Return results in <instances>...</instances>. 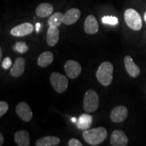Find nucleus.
<instances>
[{"mask_svg":"<svg viewBox=\"0 0 146 146\" xmlns=\"http://www.w3.org/2000/svg\"><path fill=\"white\" fill-rule=\"evenodd\" d=\"M107 130L104 127H97L85 130L83 133L84 140L91 145H98L106 139Z\"/></svg>","mask_w":146,"mask_h":146,"instance_id":"f257e3e1","label":"nucleus"},{"mask_svg":"<svg viewBox=\"0 0 146 146\" xmlns=\"http://www.w3.org/2000/svg\"><path fill=\"white\" fill-rule=\"evenodd\" d=\"M112 64L110 62H104L100 64L96 72V77L100 84L104 86H108L111 84L113 78Z\"/></svg>","mask_w":146,"mask_h":146,"instance_id":"f03ea898","label":"nucleus"},{"mask_svg":"<svg viewBox=\"0 0 146 146\" xmlns=\"http://www.w3.org/2000/svg\"><path fill=\"white\" fill-rule=\"evenodd\" d=\"M99 104V96L96 91L92 89H88L83 99L84 110L87 113L94 112L98 110Z\"/></svg>","mask_w":146,"mask_h":146,"instance_id":"7ed1b4c3","label":"nucleus"},{"mask_svg":"<svg viewBox=\"0 0 146 146\" xmlns=\"http://www.w3.org/2000/svg\"><path fill=\"white\" fill-rule=\"evenodd\" d=\"M125 21L127 26L134 31H139L142 28V19L140 14L134 9H128L125 12Z\"/></svg>","mask_w":146,"mask_h":146,"instance_id":"20e7f679","label":"nucleus"},{"mask_svg":"<svg viewBox=\"0 0 146 146\" xmlns=\"http://www.w3.org/2000/svg\"><path fill=\"white\" fill-rule=\"evenodd\" d=\"M50 83L56 92L62 94L68 88V78L59 72H53L50 76Z\"/></svg>","mask_w":146,"mask_h":146,"instance_id":"39448f33","label":"nucleus"},{"mask_svg":"<svg viewBox=\"0 0 146 146\" xmlns=\"http://www.w3.org/2000/svg\"><path fill=\"white\" fill-rule=\"evenodd\" d=\"M64 70L69 78L74 79L80 75L82 68L79 63L74 60H70L65 63Z\"/></svg>","mask_w":146,"mask_h":146,"instance_id":"423d86ee","label":"nucleus"},{"mask_svg":"<svg viewBox=\"0 0 146 146\" xmlns=\"http://www.w3.org/2000/svg\"><path fill=\"white\" fill-rule=\"evenodd\" d=\"M16 114L23 121L29 122L33 118V112L30 106L26 102H20L16 108Z\"/></svg>","mask_w":146,"mask_h":146,"instance_id":"0eeeda50","label":"nucleus"},{"mask_svg":"<svg viewBox=\"0 0 146 146\" xmlns=\"http://www.w3.org/2000/svg\"><path fill=\"white\" fill-rule=\"evenodd\" d=\"M129 111L123 106H118L114 108L110 113V119L113 123H119L123 122L127 118Z\"/></svg>","mask_w":146,"mask_h":146,"instance_id":"6e6552de","label":"nucleus"},{"mask_svg":"<svg viewBox=\"0 0 146 146\" xmlns=\"http://www.w3.org/2000/svg\"><path fill=\"white\" fill-rule=\"evenodd\" d=\"M110 142L113 146H126L129 142V139L123 131L116 129L111 135Z\"/></svg>","mask_w":146,"mask_h":146,"instance_id":"1a4fd4ad","label":"nucleus"},{"mask_svg":"<svg viewBox=\"0 0 146 146\" xmlns=\"http://www.w3.org/2000/svg\"><path fill=\"white\" fill-rule=\"evenodd\" d=\"M34 31L32 24L25 23L18 25L10 31V34L14 36H24L31 34Z\"/></svg>","mask_w":146,"mask_h":146,"instance_id":"9d476101","label":"nucleus"},{"mask_svg":"<svg viewBox=\"0 0 146 146\" xmlns=\"http://www.w3.org/2000/svg\"><path fill=\"white\" fill-rule=\"evenodd\" d=\"M124 64H125L126 70L131 77L136 78L139 75L140 68L134 62V61L130 56H125L124 58Z\"/></svg>","mask_w":146,"mask_h":146,"instance_id":"9b49d317","label":"nucleus"},{"mask_svg":"<svg viewBox=\"0 0 146 146\" xmlns=\"http://www.w3.org/2000/svg\"><path fill=\"white\" fill-rule=\"evenodd\" d=\"M84 30L89 35H94L99 30V25L94 16L89 15L85 19L84 24Z\"/></svg>","mask_w":146,"mask_h":146,"instance_id":"f8f14e48","label":"nucleus"},{"mask_svg":"<svg viewBox=\"0 0 146 146\" xmlns=\"http://www.w3.org/2000/svg\"><path fill=\"white\" fill-rule=\"evenodd\" d=\"M81 16V11L77 8H71L64 14L63 23L66 25H73Z\"/></svg>","mask_w":146,"mask_h":146,"instance_id":"ddd939ff","label":"nucleus"},{"mask_svg":"<svg viewBox=\"0 0 146 146\" xmlns=\"http://www.w3.org/2000/svg\"><path fill=\"white\" fill-rule=\"evenodd\" d=\"M25 60L23 58H18L15 60L10 69V74L14 77L21 76L25 72Z\"/></svg>","mask_w":146,"mask_h":146,"instance_id":"4468645a","label":"nucleus"},{"mask_svg":"<svg viewBox=\"0 0 146 146\" xmlns=\"http://www.w3.org/2000/svg\"><path fill=\"white\" fill-rule=\"evenodd\" d=\"M60 39V31L57 27L50 26L47 33V43L50 46L57 44Z\"/></svg>","mask_w":146,"mask_h":146,"instance_id":"2eb2a0df","label":"nucleus"},{"mask_svg":"<svg viewBox=\"0 0 146 146\" xmlns=\"http://www.w3.org/2000/svg\"><path fill=\"white\" fill-rule=\"evenodd\" d=\"M14 140L18 146H29L31 144L29 134L25 130L16 131L14 134Z\"/></svg>","mask_w":146,"mask_h":146,"instance_id":"dca6fc26","label":"nucleus"},{"mask_svg":"<svg viewBox=\"0 0 146 146\" xmlns=\"http://www.w3.org/2000/svg\"><path fill=\"white\" fill-rule=\"evenodd\" d=\"M60 143V139L55 136H46L39 139L36 141V146H56Z\"/></svg>","mask_w":146,"mask_h":146,"instance_id":"f3484780","label":"nucleus"},{"mask_svg":"<svg viewBox=\"0 0 146 146\" xmlns=\"http://www.w3.org/2000/svg\"><path fill=\"white\" fill-rule=\"evenodd\" d=\"M54 11V8L50 3H43L38 5L36 9V16L40 18H45L52 14Z\"/></svg>","mask_w":146,"mask_h":146,"instance_id":"a211bd4d","label":"nucleus"},{"mask_svg":"<svg viewBox=\"0 0 146 146\" xmlns=\"http://www.w3.org/2000/svg\"><path fill=\"white\" fill-rule=\"evenodd\" d=\"M93 117L88 114H82L76 122L77 127L81 130H87L92 125Z\"/></svg>","mask_w":146,"mask_h":146,"instance_id":"6ab92c4d","label":"nucleus"},{"mask_svg":"<svg viewBox=\"0 0 146 146\" xmlns=\"http://www.w3.org/2000/svg\"><path fill=\"white\" fill-rule=\"evenodd\" d=\"M54 60V54L50 52H44L39 55L37 64L40 67L45 68L50 66Z\"/></svg>","mask_w":146,"mask_h":146,"instance_id":"aec40b11","label":"nucleus"},{"mask_svg":"<svg viewBox=\"0 0 146 146\" xmlns=\"http://www.w3.org/2000/svg\"><path fill=\"white\" fill-rule=\"evenodd\" d=\"M64 15L61 12H56L50 16L48 20V25L50 26L58 27L63 23Z\"/></svg>","mask_w":146,"mask_h":146,"instance_id":"412c9836","label":"nucleus"},{"mask_svg":"<svg viewBox=\"0 0 146 146\" xmlns=\"http://www.w3.org/2000/svg\"><path fill=\"white\" fill-rule=\"evenodd\" d=\"M13 50L20 54H24L29 50V47L25 42H17L14 45Z\"/></svg>","mask_w":146,"mask_h":146,"instance_id":"4be33fe9","label":"nucleus"},{"mask_svg":"<svg viewBox=\"0 0 146 146\" xmlns=\"http://www.w3.org/2000/svg\"><path fill=\"white\" fill-rule=\"evenodd\" d=\"M102 23L105 25H116L118 23V20L116 16H105L102 18Z\"/></svg>","mask_w":146,"mask_h":146,"instance_id":"5701e85b","label":"nucleus"},{"mask_svg":"<svg viewBox=\"0 0 146 146\" xmlns=\"http://www.w3.org/2000/svg\"><path fill=\"white\" fill-rule=\"evenodd\" d=\"M8 108L9 106L8 103L3 101L0 102V117L3 116V115H4L7 112V111L8 110Z\"/></svg>","mask_w":146,"mask_h":146,"instance_id":"b1692460","label":"nucleus"},{"mask_svg":"<svg viewBox=\"0 0 146 146\" xmlns=\"http://www.w3.org/2000/svg\"><path fill=\"white\" fill-rule=\"evenodd\" d=\"M12 60H11L9 57H7L5 58V59H3L2 63H1V66H2L4 69H5V70H8V69L10 68V67L12 66Z\"/></svg>","mask_w":146,"mask_h":146,"instance_id":"393cba45","label":"nucleus"},{"mask_svg":"<svg viewBox=\"0 0 146 146\" xmlns=\"http://www.w3.org/2000/svg\"><path fill=\"white\" fill-rule=\"evenodd\" d=\"M68 145L69 146H82L83 144L78 141V139H76L72 138L68 141Z\"/></svg>","mask_w":146,"mask_h":146,"instance_id":"a878e982","label":"nucleus"},{"mask_svg":"<svg viewBox=\"0 0 146 146\" xmlns=\"http://www.w3.org/2000/svg\"><path fill=\"white\" fill-rule=\"evenodd\" d=\"M40 29H41V24L39 23H37L35 25V30H36V32L39 33V31H40Z\"/></svg>","mask_w":146,"mask_h":146,"instance_id":"bb28decb","label":"nucleus"},{"mask_svg":"<svg viewBox=\"0 0 146 146\" xmlns=\"http://www.w3.org/2000/svg\"><path fill=\"white\" fill-rule=\"evenodd\" d=\"M3 137L1 133H0V145H3Z\"/></svg>","mask_w":146,"mask_h":146,"instance_id":"cd10ccee","label":"nucleus"},{"mask_svg":"<svg viewBox=\"0 0 146 146\" xmlns=\"http://www.w3.org/2000/svg\"><path fill=\"white\" fill-rule=\"evenodd\" d=\"M2 53H3V52H2V49H1V48H0V60H1V59H2Z\"/></svg>","mask_w":146,"mask_h":146,"instance_id":"c85d7f7f","label":"nucleus"},{"mask_svg":"<svg viewBox=\"0 0 146 146\" xmlns=\"http://www.w3.org/2000/svg\"><path fill=\"white\" fill-rule=\"evenodd\" d=\"M71 120H72V123H76L77 122V120H76V118L75 117H73L71 118Z\"/></svg>","mask_w":146,"mask_h":146,"instance_id":"c756f323","label":"nucleus"},{"mask_svg":"<svg viewBox=\"0 0 146 146\" xmlns=\"http://www.w3.org/2000/svg\"><path fill=\"white\" fill-rule=\"evenodd\" d=\"M144 21L146 22V12L145 13V14H144Z\"/></svg>","mask_w":146,"mask_h":146,"instance_id":"7c9ffc66","label":"nucleus"}]
</instances>
